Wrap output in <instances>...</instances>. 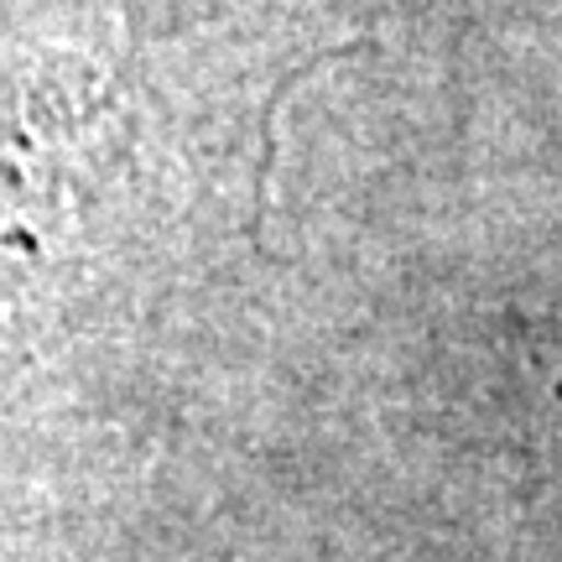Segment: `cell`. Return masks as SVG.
Here are the masks:
<instances>
[{
    "mask_svg": "<svg viewBox=\"0 0 562 562\" xmlns=\"http://www.w3.org/2000/svg\"><path fill=\"white\" fill-rule=\"evenodd\" d=\"M131 146L125 83L83 68L0 79V302L83 240Z\"/></svg>",
    "mask_w": 562,
    "mask_h": 562,
    "instance_id": "obj_1",
    "label": "cell"
}]
</instances>
